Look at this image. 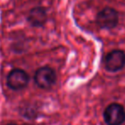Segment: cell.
Instances as JSON below:
<instances>
[{"label":"cell","mask_w":125,"mask_h":125,"mask_svg":"<svg viewBox=\"0 0 125 125\" xmlns=\"http://www.w3.org/2000/svg\"><path fill=\"white\" fill-rule=\"evenodd\" d=\"M96 22L101 29L110 30L115 28L119 22L118 12L113 8H104L96 16Z\"/></svg>","instance_id":"1"},{"label":"cell","mask_w":125,"mask_h":125,"mask_svg":"<svg viewBox=\"0 0 125 125\" xmlns=\"http://www.w3.org/2000/svg\"><path fill=\"white\" fill-rule=\"evenodd\" d=\"M57 81V74L55 70L49 66H42L36 70L34 75V82L40 88H52Z\"/></svg>","instance_id":"2"},{"label":"cell","mask_w":125,"mask_h":125,"mask_svg":"<svg viewBox=\"0 0 125 125\" xmlns=\"http://www.w3.org/2000/svg\"><path fill=\"white\" fill-rule=\"evenodd\" d=\"M103 116L107 125H122L125 122V109L121 104L112 103L105 108Z\"/></svg>","instance_id":"3"},{"label":"cell","mask_w":125,"mask_h":125,"mask_svg":"<svg viewBox=\"0 0 125 125\" xmlns=\"http://www.w3.org/2000/svg\"><path fill=\"white\" fill-rule=\"evenodd\" d=\"M125 66V52L122 50H113L108 52L104 58V67L108 72L115 73Z\"/></svg>","instance_id":"4"},{"label":"cell","mask_w":125,"mask_h":125,"mask_svg":"<svg viewBox=\"0 0 125 125\" xmlns=\"http://www.w3.org/2000/svg\"><path fill=\"white\" fill-rule=\"evenodd\" d=\"M29 76L28 73L21 69H14L7 76V86L14 91L22 90L28 86Z\"/></svg>","instance_id":"5"},{"label":"cell","mask_w":125,"mask_h":125,"mask_svg":"<svg viewBox=\"0 0 125 125\" xmlns=\"http://www.w3.org/2000/svg\"><path fill=\"white\" fill-rule=\"evenodd\" d=\"M27 20L32 27L41 28L47 21V13L43 7H34L29 11Z\"/></svg>","instance_id":"6"},{"label":"cell","mask_w":125,"mask_h":125,"mask_svg":"<svg viewBox=\"0 0 125 125\" xmlns=\"http://www.w3.org/2000/svg\"><path fill=\"white\" fill-rule=\"evenodd\" d=\"M7 125H17V124H16V123H9V124H7Z\"/></svg>","instance_id":"7"}]
</instances>
